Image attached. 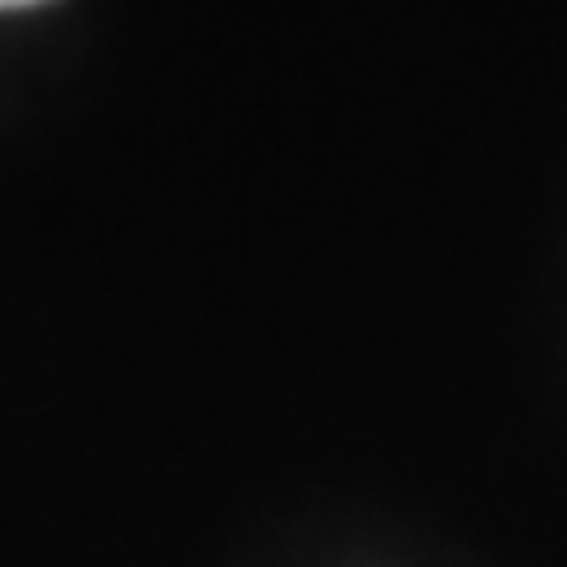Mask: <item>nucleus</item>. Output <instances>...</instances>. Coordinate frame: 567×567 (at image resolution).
<instances>
[{
	"label": "nucleus",
	"instance_id": "f257e3e1",
	"mask_svg": "<svg viewBox=\"0 0 567 567\" xmlns=\"http://www.w3.org/2000/svg\"><path fill=\"white\" fill-rule=\"evenodd\" d=\"M24 6H39V0H0V10H24Z\"/></svg>",
	"mask_w": 567,
	"mask_h": 567
}]
</instances>
